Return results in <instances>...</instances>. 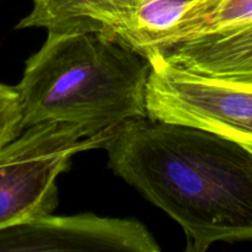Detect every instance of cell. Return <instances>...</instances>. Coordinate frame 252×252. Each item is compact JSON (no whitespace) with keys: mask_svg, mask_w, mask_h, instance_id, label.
<instances>
[{"mask_svg":"<svg viewBox=\"0 0 252 252\" xmlns=\"http://www.w3.org/2000/svg\"><path fill=\"white\" fill-rule=\"evenodd\" d=\"M108 165L185 231L189 252L252 240V152L225 137L138 118L118 126Z\"/></svg>","mask_w":252,"mask_h":252,"instance_id":"obj_1","label":"cell"},{"mask_svg":"<svg viewBox=\"0 0 252 252\" xmlns=\"http://www.w3.org/2000/svg\"><path fill=\"white\" fill-rule=\"evenodd\" d=\"M32 9L16 29L101 32L140 0H31Z\"/></svg>","mask_w":252,"mask_h":252,"instance_id":"obj_8","label":"cell"},{"mask_svg":"<svg viewBox=\"0 0 252 252\" xmlns=\"http://www.w3.org/2000/svg\"><path fill=\"white\" fill-rule=\"evenodd\" d=\"M27 251L159 252L160 246L134 219L44 214L0 229V252Z\"/></svg>","mask_w":252,"mask_h":252,"instance_id":"obj_5","label":"cell"},{"mask_svg":"<svg viewBox=\"0 0 252 252\" xmlns=\"http://www.w3.org/2000/svg\"><path fill=\"white\" fill-rule=\"evenodd\" d=\"M24 130L19 96L15 88L0 84V150Z\"/></svg>","mask_w":252,"mask_h":252,"instance_id":"obj_10","label":"cell"},{"mask_svg":"<svg viewBox=\"0 0 252 252\" xmlns=\"http://www.w3.org/2000/svg\"><path fill=\"white\" fill-rule=\"evenodd\" d=\"M47 32L15 86L24 129L46 122L105 128L148 117L147 58L98 32Z\"/></svg>","mask_w":252,"mask_h":252,"instance_id":"obj_2","label":"cell"},{"mask_svg":"<svg viewBox=\"0 0 252 252\" xmlns=\"http://www.w3.org/2000/svg\"><path fill=\"white\" fill-rule=\"evenodd\" d=\"M117 128L46 122L5 145L0 150V229L53 213L59 175L76 154L105 149Z\"/></svg>","mask_w":252,"mask_h":252,"instance_id":"obj_3","label":"cell"},{"mask_svg":"<svg viewBox=\"0 0 252 252\" xmlns=\"http://www.w3.org/2000/svg\"><path fill=\"white\" fill-rule=\"evenodd\" d=\"M251 24L252 0H208L177 27L160 51L180 42Z\"/></svg>","mask_w":252,"mask_h":252,"instance_id":"obj_9","label":"cell"},{"mask_svg":"<svg viewBox=\"0 0 252 252\" xmlns=\"http://www.w3.org/2000/svg\"><path fill=\"white\" fill-rule=\"evenodd\" d=\"M153 56L198 75L252 89V24L180 42Z\"/></svg>","mask_w":252,"mask_h":252,"instance_id":"obj_6","label":"cell"},{"mask_svg":"<svg viewBox=\"0 0 252 252\" xmlns=\"http://www.w3.org/2000/svg\"><path fill=\"white\" fill-rule=\"evenodd\" d=\"M248 149H250V150H251V152H252V148H248Z\"/></svg>","mask_w":252,"mask_h":252,"instance_id":"obj_11","label":"cell"},{"mask_svg":"<svg viewBox=\"0 0 252 252\" xmlns=\"http://www.w3.org/2000/svg\"><path fill=\"white\" fill-rule=\"evenodd\" d=\"M148 118L201 128L252 148V89L148 58Z\"/></svg>","mask_w":252,"mask_h":252,"instance_id":"obj_4","label":"cell"},{"mask_svg":"<svg viewBox=\"0 0 252 252\" xmlns=\"http://www.w3.org/2000/svg\"><path fill=\"white\" fill-rule=\"evenodd\" d=\"M208 0H140L98 33L148 59Z\"/></svg>","mask_w":252,"mask_h":252,"instance_id":"obj_7","label":"cell"}]
</instances>
